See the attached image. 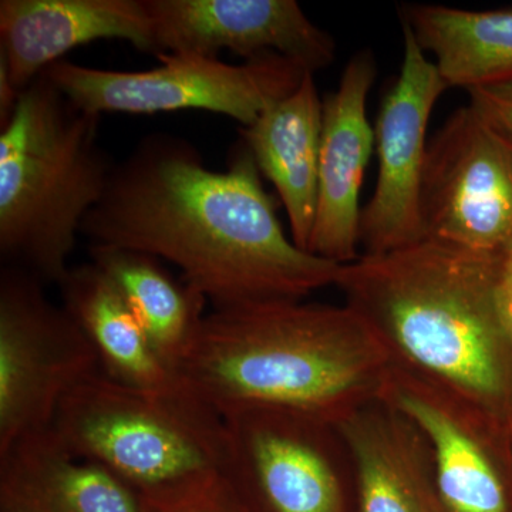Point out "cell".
Returning <instances> with one entry per match:
<instances>
[{
  "label": "cell",
  "instance_id": "6da1fadb",
  "mask_svg": "<svg viewBox=\"0 0 512 512\" xmlns=\"http://www.w3.org/2000/svg\"><path fill=\"white\" fill-rule=\"evenodd\" d=\"M261 177L244 144L214 171L190 141L148 134L114 165L82 235L90 247L170 262L214 309L303 301L335 286L342 265L296 247Z\"/></svg>",
  "mask_w": 512,
  "mask_h": 512
},
{
  "label": "cell",
  "instance_id": "7a4b0ae2",
  "mask_svg": "<svg viewBox=\"0 0 512 512\" xmlns=\"http://www.w3.org/2000/svg\"><path fill=\"white\" fill-rule=\"evenodd\" d=\"M336 288L390 363L507 421L512 345L495 296V254L424 239L342 265Z\"/></svg>",
  "mask_w": 512,
  "mask_h": 512
},
{
  "label": "cell",
  "instance_id": "3957f363",
  "mask_svg": "<svg viewBox=\"0 0 512 512\" xmlns=\"http://www.w3.org/2000/svg\"><path fill=\"white\" fill-rule=\"evenodd\" d=\"M392 363L350 306L261 303L207 313L180 367L215 413L281 409L339 421L380 399Z\"/></svg>",
  "mask_w": 512,
  "mask_h": 512
},
{
  "label": "cell",
  "instance_id": "277c9868",
  "mask_svg": "<svg viewBox=\"0 0 512 512\" xmlns=\"http://www.w3.org/2000/svg\"><path fill=\"white\" fill-rule=\"evenodd\" d=\"M100 119L74 106L45 73L20 93L0 127L2 266L46 286L66 278L84 220L116 165L101 147Z\"/></svg>",
  "mask_w": 512,
  "mask_h": 512
},
{
  "label": "cell",
  "instance_id": "5b68a950",
  "mask_svg": "<svg viewBox=\"0 0 512 512\" xmlns=\"http://www.w3.org/2000/svg\"><path fill=\"white\" fill-rule=\"evenodd\" d=\"M52 430L70 453L109 468L153 507L185 500L222 476L220 414L205 403L127 389L103 373L64 397Z\"/></svg>",
  "mask_w": 512,
  "mask_h": 512
},
{
  "label": "cell",
  "instance_id": "8992f818",
  "mask_svg": "<svg viewBox=\"0 0 512 512\" xmlns=\"http://www.w3.org/2000/svg\"><path fill=\"white\" fill-rule=\"evenodd\" d=\"M157 60L154 69L124 72L63 59L45 74L74 106L97 116L201 110L248 127L309 72L275 53L241 64L194 53H164Z\"/></svg>",
  "mask_w": 512,
  "mask_h": 512
},
{
  "label": "cell",
  "instance_id": "52a82bcc",
  "mask_svg": "<svg viewBox=\"0 0 512 512\" xmlns=\"http://www.w3.org/2000/svg\"><path fill=\"white\" fill-rule=\"evenodd\" d=\"M222 421V474L249 512H349L355 505L352 456L333 421L256 407Z\"/></svg>",
  "mask_w": 512,
  "mask_h": 512
},
{
  "label": "cell",
  "instance_id": "ba28073f",
  "mask_svg": "<svg viewBox=\"0 0 512 512\" xmlns=\"http://www.w3.org/2000/svg\"><path fill=\"white\" fill-rule=\"evenodd\" d=\"M45 288L19 269H0V454L50 429L64 397L101 373L86 333Z\"/></svg>",
  "mask_w": 512,
  "mask_h": 512
},
{
  "label": "cell",
  "instance_id": "9c48e42d",
  "mask_svg": "<svg viewBox=\"0 0 512 512\" xmlns=\"http://www.w3.org/2000/svg\"><path fill=\"white\" fill-rule=\"evenodd\" d=\"M420 208L424 239L478 254L512 239V143L470 104L429 141Z\"/></svg>",
  "mask_w": 512,
  "mask_h": 512
},
{
  "label": "cell",
  "instance_id": "30bf717a",
  "mask_svg": "<svg viewBox=\"0 0 512 512\" xmlns=\"http://www.w3.org/2000/svg\"><path fill=\"white\" fill-rule=\"evenodd\" d=\"M403 62L375 126L377 181L362 208L360 245L376 255L424 241L421 185L431 113L448 87L433 60L402 23Z\"/></svg>",
  "mask_w": 512,
  "mask_h": 512
},
{
  "label": "cell",
  "instance_id": "8fae6325",
  "mask_svg": "<svg viewBox=\"0 0 512 512\" xmlns=\"http://www.w3.org/2000/svg\"><path fill=\"white\" fill-rule=\"evenodd\" d=\"M384 402L420 427L443 512H512L507 421L392 366Z\"/></svg>",
  "mask_w": 512,
  "mask_h": 512
},
{
  "label": "cell",
  "instance_id": "7c38bea8",
  "mask_svg": "<svg viewBox=\"0 0 512 512\" xmlns=\"http://www.w3.org/2000/svg\"><path fill=\"white\" fill-rule=\"evenodd\" d=\"M158 53L256 59L281 55L309 72L335 60L336 40L295 0H146Z\"/></svg>",
  "mask_w": 512,
  "mask_h": 512
},
{
  "label": "cell",
  "instance_id": "4fadbf2b",
  "mask_svg": "<svg viewBox=\"0 0 512 512\" xmlns=\"http://www.w3.org/2000/svg\"><path fill=\"white\" fill-rule=\"evenodd\" d=\"M376 76L372 50H359L346 64L338 89L323 99L318 208L308 252L338 265L360 256V191L375 151L367 97Z\"/></svg>",
  "mask_w": 512,
  "mask_h": 512
},
{
  "label": "cell",
  "instance_id": "5bb4252c",
  "mask_svg": "<svg viewBox=\"0 0 512 512\" xmlns=\"http://www.w3.org/2000/svg\"><path fill=\"white\" fill-rule=\"evenodd\" d=\"M123 40L158 57L146 0H2L0 64L22 93L76 47Z\"/></svg>",
  "mask_w": 512,
  "mask_h": 512
},
{
  "label": "cell",
  "instance_id": "9a60e30c",
  "mask_svg": "<svg viewBox=\"0 0 512 512\" xmlns=\"http://www.w3.org/2000/svg\"><path fill=\"white\" fill-rule=\"evenodd\" d=\"M352 456L356 512H443L423 431L383 399L336 423Z\"/></svg>",
  "mask_w": 512,
  "mask_h": 512
},
{
  "label": "cell",
  "instance_id": "2e32d148",
  "mask_svg": "<svg viewBox=\"0 0 512 512\" xmlns=\"http://www.w3.org/2000/svg\"><path fill=\"white\" fill-rule=\"evenodd\" d=\"M57 288L107 379L158 399L204 403L160 356L119 289L94 262L70 266Z\"/></svg>",
  "mask_w": 512,
  "mask_h": 512
},
{
  "label": "cell",
  "instance_id": "e0dca14e",
  "mask_svg": "<svg viewBox=\"0 0 512 512\" xmlns=\"http://www.w3.org/2000/svg\"><path fill=\"white\" fill-rule=\"evenodd\" d=\"M5 512H148L134 488L96 461L74 456L52 427L0 454Z\"/></svg>",
  "mask_w": 512,
  "mask_h": 512
},
{
  "label": "cell",
  "instance_id": "ac0fdd59",
  "mask_svg": "<svg viewBox=\"0 0 512 512\" xmlns=\"http://www.w3.org/2000/svg\"><path fill=\"white\" fill-rule=\"evenodd\" d=\"M315 74L306 72L295 92L239 128L259 173L274 185L296 247L308 252L318 208L323 100Z\"/></svg>",
  "mask_w": 512,
  "mask_h": 512
},
{
  "label": "cell",
  "instance_id": "d6986e66",
  "mask_svg": "<svg viewBox=\"0 0 512 512\" xmlns=\"http://www.w3.org/2000/svg\"><path fill=\"white\" fill-rule=\"evenodd\" d=\"M399 19L431 53L448 89L470 92L512 82V6L466 10L404 3Z\"/></svg>",
  "mask_w": 512,
  "mask_h": 512
},
{
  "label": "cell",
  "instance_id": "ffe728a7",
  "mask_svg": "<svg viewBox=\"0 0 512 512\" xmlns=\"http://www.w3.org/2000/svg\"><path fill=\"white\" fill-rule=\"evenodd\" d=\"M90 261L119 289L165 362L180 373L204 323L208 301L144 252L90 247ZM181 375V373H180Z\"/></svg>",
  "mask_w": 512,
  "mask_h": 512
},
{
  "label": "cell",
  "instance_id": "44dd1931",
  "mask_svg": "<svg viewBox=\"0 0 512 512\" xmlns=\"http://www.w3.org/2000/svg\"><path fill=\"white\" fill-rule=\"evenodd\" d=\"M148 512H249L241 498L224 474L201 490L178 503L153 507L148 505Z\"/></svg>",
  "mask_w": 512,
  "mask_h": 512
},
{
  "label": "cell",
  "instance_id": "7402d4cb",
  "mask_svg": "<svg viewBox=\"0 0 512 512\" xmlns=\"http://www.w3.org/2000/svg\"><path fill=\"white\" fill-rule=\"evenodd\" d=\"M467 93L470 106L512 143V82L478 87Z\"/></svg>",
  "mask_w": 512,
  "mask_h": 512
},
{
  "label": "cell",
  "instance_id": "603a6c76",
  "mask_svg": "<svg viewBox=\"0 0 512 512\" xmlns=\"http://www.w3.org/2000/svg\"><path fill=\"white\" fill-rule=\"evenodd\" d=\"M495 296L501 322L512 345V239L495 254Z\"/></svg>",
  "mask_w": 512,
  "mask_h": 512
},
{
  "label": "cell",
  "instance_id": "cb8c5ba5",
  "mask_svg": "<svg viewBox=\"0 0 512 512\" xmlns=\"http://www.w3.org/2000/svg\"><path fill=\"white\" fill-rule=\"evenodd\" d=\"M507 427H508V439H510L511 458H512V412L510 414H508Z\"/></svg>",
  "mask_w": 512,
  "mask_h": 512
}]
</instances>
